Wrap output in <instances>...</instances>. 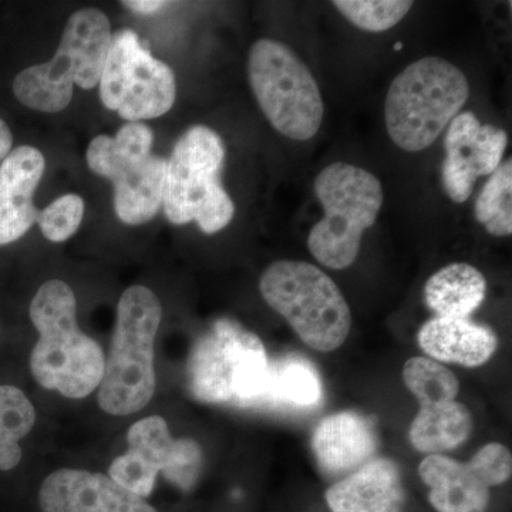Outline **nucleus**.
<instances>
[{"label":"nucleus","instance_id":"nucleus-1","mask_svg":"<svg viewBox=\"0 0 512 512\" xmlns=\"http://www.w3.org/2000/svg\"><path fill=\"white\" fill-rule=\"evenodd\" d=\"M29 313L39 333L30 355L36 382L67 399H84L99 389L106 357L99 343L79 328L72 288L50 279L36 292Z\"/></svg>","mask_w":512,"mask_h":512},{"label":"nucleus","instance_id":"nucleus-2","mask_svg":"<svg viewBox=\"0 0 512 512\" xmlns=\"http://www.w3.org/2000/svg\"><path fill=\"white\" fill-rule=\"evenodd\" d=\"M163 319L156 293L136 285L121 295L116 329L99 386V404L111 416L143 410L156 392L154 343Z\"/></svg>","mask_w":512,"mask_h":512},{"label":"nucleus","instance_id":"nucleus-3","mask_svg":"<svg viewBox=\"0 0 512 512\" xmlns=\"http://www.w3.org/2000/svg\"><path fill=\"white\" fill-rule=\"evenodd\" d=\"M470 97L466 74L440 57H424L403 70L390 84L384 104L387 133L409 153L426 150Z\"/></svg>","mask_w":512,"mask_h":512},{"label":"nucleus","instance_id":"nucleus-4","mask_svg":"<svg viewBox=\"0 0 512 512\" xmlns=\"http://www.w3.org/2000/svg\"><path fill=\"white\" fill-rule=\"evenodd\" d=\"M269 375L271 360L262 340L231 319L212 323L188 357V389L202 403L259 407Z\"/></svg>","mask_w":512,"mask_h":512},{"label":"nucleus","instance_id":"nucleus-5","mask_svg":"<svg viewBox=\"0 0 512 512\" xmlns=\"http://www.w3.org/2000/svg\"><path fill=\"white\" fill-rule=\"evenodd\" d=\"M259 291L309 348L333 352L348 339L352 326L348 302L318 266L301 261L275 262L262 274Z\"/></svg>","mask_w":512,"mask_h":512},{"label":"nucleus","instance_id":"nucleus-6","mask_svg":"<svg viewBox=\"0 0 512 512\" xmlns=\"http://www.w3.org/2000/svg\"><path fill=\"white\" fill-rule=\"evenodd\" d=\"M224 160V141L214 130L195 126L185 131L165 168L163 207L168 221H195L210 235L228 227L235 205L221 184Z\"/></svg>","mask_w":512,"mask_h":512},{"label":"nucleus","instance_id":"nucleus-7","mask_svg":"<svg viewBox=\"0 0 512 512\" xmlns=\"http://www.w3.org/2000/svg\"><path fill=\"white\" fill-rule=\"evenodd\" d=\"M315 192L323 218L311 229L309 251L326 268H349L359 255L363 234L382 210V183L365 168L335 163L320 171Z\"/></svg>","mask_w":512,"mask_h":512},{"label":"nucleus","instance_id":"nucleus-8","mask_svg":"<svg viewBox=\"0 0 512 512\" xmlns=\"http://www.w3.org/2000/svg\"><path fill=\"white\" fill-rule=\"evenodd\" d=\"M252 92L279 134L308 141L322 126V93L306 64L285 43L259 39L248 57Z\"/></svg>","mask_w":512,"mask_h":512},{"label":"nucleus","instance_id":"nucleus-9","mask_svg":"<svg viewBox=\"0 0 512 512\" xmlns=\"http://www.w3.org/2000/svg\"><path fill=\"white\" fill-rule=\"evenodd\" d=\"M99 87L106 109L117 111L128 123L164 116L177 96L171 67L154 59L128 29L111 36Z\"/></svg>","mask_w":512,"mask_h":512},{"label":"nucleus","instance_id":"nucleus-10","mask_svg":"<svg viewBox=\"0 0 512 512\" xmlns=\"http://www.w3.org/2000/svg\"><path fill=\"white\" fill-rule=\"evenodd\" d=\"M128 450L111 463L109 476L128 491L144 498L156 487L158 474L190 491L200 477L202 448L192 439H174L167 421L150 416L128 429Z\"/></svg>","mask_w":512,"mask_h":512},{"label":"nucleus","instance_id":"nucleus-11","mask_svg":"<svg viewBox=\"0 0 512 512\" xmlns=\"http://www.w3.org/2000/svg\"><path fill=\"white\" fill-rule=\"evenodd\" d=\"M508 136L503 128L481 124L476 114L464 111L451 121L444 138V191L463 204L473 194L478 178L491 175L503 163Z\"/></svg>","mask_w":512,"mask_h":512},{"label":"nucleus","instance_id":"nucleus-12","mask_svg":"<svg viewBox=\"0 0 512 512\" xmlns=\"http://www.w3.org/2000/svg\"><path fill=\"white\" fill-rule=\"evenodd\" d=\"M39 504L43 512H157L107 474L72 468H60L46 477Z\"/></svg>","mask_w":512,"mask_h":512},{"label":"nucleus","instance_id":"nucleus-13","mask_svg":"<svg viewBox=\"0 0 512 512\" xmlns=\"http://www.w3.org/2000/svg\"><path fill=\"white\" fill-rule=\"evenodd\" d=\"M46 161L32 146H19L0 163V245L22 238L39 218L33 202Z\"/></svg>","mask_w":512,"mask_h":512},{"label":"nucleus","instance_id":"nucleus-14","mask_svg":"<svg viewBox=\"0 0 512 512\" xmlns=\"http://www.w3.org/2000/svg\"><path fill=\"white\" fill-rule=\"evenodd\" d=\"M312 448L326 474L352 473L375 456V424L369 417L356 412L330 414L316 427Z\"/></svg>","mask_w":512,"mask_h":512},{"label":"nucleus","instance_id":"nucleus-15","mask_svg":"<svg viewBox=\"0 0 512 512\" xmlns=\"http://www.w3.org/2000/svg\"><path fill=\"white\" fill-rule=\"evenodd\" d=\"M332 512H402L404 490L399 467L372 458L326 491Z\"/></svg>","mask_w":512,"mask_h":512},{"label":"nucleus","instance_id":"nucleus-16","mask_svg":"<svg viewBox=\"0 0 512 512\" xmlns=\"http://www.w3.org/2000/svg\"><path fill=\"white\" fill-rule=\"evenodd\" d=\"M111 36L110 20L100 9H80L70 16L56 56L69 67L74 84L84 90L99 86Z\"/></svg>","mask_w":512,"mask_h":512},{"label":"nucleus","instance_id":"nucleus-17","mask_svg":"<svg viewBox=\"0 0 512 512\" xmlns=\"http://www.w3.org/2000/svg\"><path fill=\"white\" fill-rule=\"evenodd\" d=\"M417 342L430 359L464 367L483 366L498 348L497 333L490 326L437 316L421 326Z\"/></svg>","mask_w":512,"mask_h":512},{"label":"nucleus","instance_id":"nucleus-18","mask_svg":"<svg viewBox=\"0 0 512 512\" xmlns=\"http://www.w3.org/2000/svg\"><path fill=\"white\" fill-rule=\"evenodd\" d=\"M419 476L430 488L429 501L437 512L487 511L490 485L470 461L431 454L421 461Z\"/></svg>","mask_w":512,"mask_h":512},{"label":"nucleus","instance_id":"nucleus-19","mask_svg":"<svg viewBox=\"0 0 512 512\" xmlns=\"http://www.w3.org/2000/svg\"><path fill=\"white\" fill-rule=\"evenodd\" d=\"M167 160L151 156L138 165L123 168L114 184V208L124 224H146L156 217L163 205Z\"/></svg>","mask_w":512,"mask_h":512},{"label":"nucleus","instance_id":"nucleus-20","mask_svg":"<svg viewBox=\"0 0 512 512\" xmlns=\"http://www.w3.org/2000/svg\"><path fill=\"white\" fill-rule=\"evenodd\" d=\"M487 296L485 276L468 264L444 266L424 286V301L437 318L468 319Z\"/></svg>","mask_w":512,"mask_h":512},{"label":"nucleus","instance_id":"nucleus-21","mask_svg":"<svg viewBox=\"0 0 512 512\" xmlns=\"http://www.w3.org/2000/svg\"><path fill=\"white\" fill-rule=\"evenodd\" d=\"M322 380L306 357L286 355L271 362L268 390L259 407L303 412L322 403Z\"/></svg>","mask_w":512,"mask_h":512},{"label":"nucleus","instance_id":"nucleus-22","mask_svg":"<svg viewBox=\"0 0 512 512\" xmlns=\"http://www.w3.org/2000/svg\"><path fill=\"white\" fill-rule=\"evenodd\" d=\"M473 414L463 403L424 404L410 426V441L420 453L444 454L470 437Z\"/></svg>","mask_w":512,"mask_h":512},{"label":"nucleus","instance_id":"nucleus-23","mask_svg":"<svg viewBox=\"0 0 512 512\" xmlns=\"http://www.w3.org/2000/svg\"><path fill=\"white\" fill-rule=\"evenodd\" d=\"M36 423V410L25 393L10 384H0V471L18 467L25 439Z\"/></svg>","mask_w":512,"mask_h":512},{"label":"nucleus","instance_id":"nucleus-24","mask_svg":"<svg viewBox=\"0 0 512 512\" xmlns=\"http://www.w3.org/2000/svg\"><path fill=\"white\" fill-rule=\"evenodd\" d=\"M476 220L494 237L512 234V161L498 165L478 195Z\"/></svg>","mask_w":512,"mask_h":512},{"label":"nucleus","instance_id":"nucleus-25","mask_svg":"<svg viewBox=\"0 0 512 512\" xmlns=\"http://www.w3.org/2000/svg\"><path fill=\"white\" fill-rule=\"evenodd\" d=\"M403 382L420 406L454 402L460 382L450 369L430 357H412L403 367Z\"/></svg>","mask_w":512,"mask_h":512},{"label":"nucleus","instance_id":"nucleus-26","mask_svg":"<svg viewBox=\"0 0 512 512\" xmlns=\"http://www.w3.org/2000/svg\"><path fill=\"white\" fill-rule=\"evenodd\" d=\"M413 2L404 0H336L333 2L356 28L370 33L387 32L399 25L413 8Z\"/></svg>","mask_w":512,"mask_h":512},{"label":"nucleus","instance_id":"nucleus-27","mask_svg":"<svg viewBox=\"0 0 512 512\" xmlns=\"http://www.w3.org/2000/svg\"><path fill=\"white\" fill-rule=\"evenodd\" d=\"M83 217V198L80 195L67 194L40 211L37 224L49 241L64 242L76 234L82 225Z\"/></svg>","mask_w":512,"mask_h":512},{"label":"nucleus","instance_id":"nucleus-28","mask_svg":"<svg viewBox=\"0 0 512 512\" xmlns=\"http://www.w3.org/2000/svg\"><path fill=\"white\" fill-rule=\"evenodd\" d=\"M470 463L491 487L507 483L512 474L510 450L500 443H490L477 451Z\"/></svg>","mask_w":512,"mask_h":512},{"label":"nucleus","instance_id":"nucleus-29","mask_svg":"<svg viewBox=\"0 0 512 512\" xmlns=\"http://www.w3.org/2000/svg\"><path fill=\"white\" fill-rule=\"evenodd\" d=\"M123 5L133 10V12L140 13V15H153V13L160 12L170 3L161 2V0H130V2H123Z\"/></svg>","mask_w":512,"mask_h":512},{"label":"nucleus","instance_id":"nucleus-30","mask_svg":"<svg viewBox=\"0 0 512 512\" xmlns=\"http://www.w3.org/2000/svg\"><path fill=\"white\" fill-rule=\"evenodd\" d=\"M13 136L8 124L0 119V163L5 160L6 156L12 151Z\"/></svg>","mask_w":512,"mask_h":512},{"label":"nucleus","instance_id":"nucleus-31","mask_svg":"<svg viewBox=\"0 0 512 512\" xmlns=\"http://www.w3.org/2000/svg\"><path fill=\"white\" fill-rule=\"evenodd\" d=\"M394 47H396V50H400V49H402V45H400V43H397V45H396V46H394Z\"/></svg>","mask_w":512,"mask_h":512}]
</instances>
